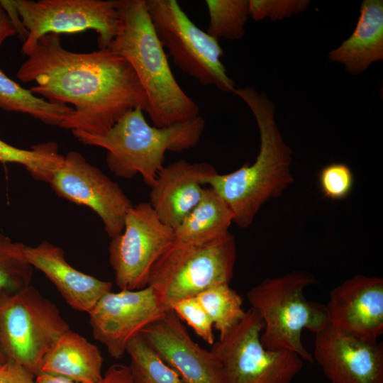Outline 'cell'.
<instances>
[{
    "instance_id": "1",
    "label": "cell",
    "mask_w": 383,
    "mask_h": 383,
    "mask_svg": "<svg viewBox=\"0 0 383 383\" xmlns=\"http://www.w3.org/2000/svg\"><path fill=\"white\" fill-rule=\"evenodd\" d=\"M17 71L29 89L56 104H70L72 116L60 128L101 135L129 111L148 109V99L131 65L111 50L75 52L60 34L41 37Z\"/></svg>"
},
{
    "instance_id": "2",
    "label": "cell",
    "mask_w": 383,
    "mask_h": 383,
    "mask_svg": "<svg viewBox=\"0 0 383 383\" xmlns=\"http://www.w3.org/2000/svg\"><path fill=\"white\" fill-rule=\"evenodd\" d=\"M233 93L247 104L256 120L259 153L253 163L246 162L231 173L216 172L206 177L202 183L226 201L233 213V222L247 228L261 206L279 196L294 181L290 170L292 150L277 126L274 105L266 94L251 87L235 88Z\"/></svg>"
},
{
    "instance_id": "3",
    "label": "cell",
    "mask_w": 383,
    "mask_h": 383,
    "mask_svg": "<svg viewBox=\"0 0 383 383\" xmlns=\"http://www.w3.org/2000/svg\"><path fill=\"white\" fill-rule=\"evenodd\" d=\"M119 24L108 49L134 70L148 99L146 113L163 128L199 116V107L178 84L150 21L145 0H117Z\"/></svg>"
},
{
    "instance_id": "4",
    "label": "cell",
    "mask_w": 383,
    "mask_h": 383,
    "mask_svg": "<svg viewBox=\"0 0 383 383\" xmlns=\"http://www.w3.org/2000/svg\"><path fill=\"white\" fill-rule=\"evenodd\" d=\"M204 128L205 121L200 116L167 127L150 126L143 110L137 107L104 135L79 130L72 133L82 143L107 150L106 164L115 175L131 179L140 174L151 187L164 167L166 152H182L195 147Z\"/></svg>"
},
{
    "instance_id": "5",
    "label": "cell",
    "mask_w": 383,
    "mask_h": 383,
    "mask_svg": "<svg viewBox=\"0 0 383 383\" xmlns=\"http://www.w3.org/2000/svg\"><path fill=\"white\" fill-rule=\"evenodd\" d=\"M316 283L311 274L296 270L267 278L248 292L251 308L264 323L260 341L265 348L292 350L302 360L313 362L301 334L304 329L316 333L328 323L326 305L309 301L304 295L305 288Z\"/></svg>"
},
{
    "instance_id": "6",
    "label": "cell",
    "mask_w": 383,
    "mask_h": 383,
    "mask_svg": "<svg viewBox=\"0 0 383 383\" xmlns=\"http://www.w3.org/2000/svg\"><path fill=\"white\" fill-rule=\"evenodd\" d=\"M236 255L235 238L230 233L203 243L173 242L152 267L148 286L170 309L180 299L229 284Z\"/></svg>"
},
{
    "instance_id": "7",
    "label": "cell",
    "mask_w": 383,
    "mask_h": 383,
    "mask_svg": "<svg viewBox=\"0 0 383 383\" xmlns=\"http://www.w3.org/2000/svg\"><path fill=\"white\" fill-rule=\"evenodd\" d=\"M70 328L57 306L31 285L0 293V347L35 377L54 343Z\"/></svg>"
},
{
    "instance_id": "8",
    "label": "cell",
    "mask_w": 383,
    "mask_h": 383,
    "mask_svg": "<svg viewBox=\"0 0 383 383\" xmlns=\"http://www.w3.org/2000/svg\"><path fill=\"white\" fill-rule=\"evenodd\" d=\"M155 32L174 64L204 86L231 93L235 83L221 61L218 40L200 29L176 0H145Z\"/></svg>"
},
{
    "instance_id": "9",
    "label": "cell",
    "mask_w": 383,
    "mask_h": 383,
    "mask_svg": "<svg viewBox=\"0 0 383 383\" xmlns=\"http://www.w3.org/2000/svg\"><path fill=\"white\" fill-rule=\"evenodd\" d=\"M264 323L252 308L211 351L220 361L223 383H291L303 368L301 357L284 349L269 350L261 341Z\"/></svg>"
},
{
    "instance_id": "10",
    "label": "cell",
    "mask_w": 383,
    "mask_h": 383,
    "mask_svg": "<svg viewBox=\"0 0 383 383\" xmlns=\"http://www.w3.org/2000/svg\"><path fill=\"white\" fill-rule=\"evenodd\" d=\"M28 32L21 52L26 56L37 41L50 33L93 30L99 49H106L119 24L117 0H12Z\"/></svg>"
},
{
    "instance_id": "11",
    "label": "cell",
    "mask_w": 383,
    "mask_h": 383,
    "mask_svg": "<svg viewBox=\"0 0 383 383\" xmlns=\"http://www.w3.org/2000/svg\"><path fill=\"white\" fill-rule=\"evenodd\" d=\"M174 240V229L163 223L149 202L127 212L122 233L111 238L109 262L121 290L148 286L152 267Z\"/></svg>"
},
{
    "instance_id": "12",
    "label": "cell",
    "mask_w": 383,
    "mask_h": 383,
    "mask_svg": "<svg viewBox=\"0 0 383 383\" xmlns=\"http://www.w3.org/2000/svg\"><path fill=\"white\" fill-rule=\"evenodd\" d=\"M48 183L60 197L94 211L111 238L122 233L126 213L133 206L131 201L116 182L79 152L71 150L64 155Z\"/></svg>"
},
{
    "instance_id": "13",
    "label": "cell",
    "mask_w": 383,
    "mask_h": 383,
    "mask_svg": "<svg viewBox=\"0 0 383 383\" xmlns=\"http://www.w3.org/2000/svg\"><path fill=\"white\" fill-rule=\"evenodd\" d=\"M169 309L150 287L109 292L88 313L93 337L104 344L111 357L120 359L128 343Z\"/></svg>"
},
{
    "instance_id": "14",
    "label": "cell",
    "mask_w": 383,
    "mask_h": 383,
    "mask_svg": "<svg viewBox=\"0 0 383 383\" xmlns=\"http://www.w3.org/2000/svg\"><path fill=\"white\" fill-rule=\"evenodd\" d=\"M313 361L331 383H383V346L340 333L328 323L315 333Z\"/></svg>"
},
{
    "instance_id": "15",
    "label": "cell",
    "mask_w": 383,
    "mask_h": 383,
    "mask_svg": "<svg viewBox=\"0 0 383 383\" xmlns=\"http://www.w3.org/2000/svg\"><path fill=\"white\" fill-rule=\"evenodd\" d=\"M326 306L336 331L375 342L383 333V279L355 275L331 291Z\"/></svg>"
},
{
    "instance_id": "16",
    "label": "cell",
    "mask_w": 383,
    "mask_h": 383,
    "mask_svg": "<svg viewBox=\"0 0 383 383\" xmlns=\"http://www.w3.org/2000/svg\"><path fill=\"white\" fill-rule=\"evenodd\" d=\"M140 334L185 383H223L220 361L190 336L182 321L169 310Z\"/></svg>"
},
{
    "instance_id": "17",
    "label": "cell",
    "mask_w": 383,
    "mask_h": 383,
    "mask_svg": "<svg viewBox=\"0 0 383 383\" xmlns=\"http://www.w3.org/2000/svg\"><path fill=\"white\" fill-rule=\"evenodd\" d=\"M216 172L207 162L179 160L171 163L158 172L149 203L160 221L174 229L201 200L203 179Z\"/></svg>"
},
{
    "instance_id": "18",
    "label": "cell",
    "mask_w": 383,
    "mask_h": 383,
    "mask_svg": "<svg viewBox=\"0 0 383 383\" xmlns=\"http://www.w3.org/2000/svg\"><path fill=\"white\" fill-rule=\"evenodd\" d=\"M22 254L33 267L42 272L74 310L89 313L99 300L111 292L112 283L74 268L63 250L43 240L36 246L23 243Z\"/></svg>"
},
{
    "instance_id": "19",
    "label": "cell",
    "mask_w": 383,
    "mask_h": 383,
    "mask_svg": "<svg viewBox=\"0 0 383 383\" xmlns=\"http://www.w3.org/2000/svg\"><path fill=\"white\" fill-rule=\"evenodd\" d=\"M331 62L357 75L383 60V1L364 0L355 28L348 39L328 52Z\"/></svg>"
},
{
    "instance_id": "20",
    "label": "cell",
    "mask_w": 383,
    "mask_h": 383,
    "mask_svg": "<svg viewBox=\"0 0 383 383\" xmlns=\"http://www.w3.org/2000/svg\"><path fill=\"white\" fill-rule=\"evenodd\" d=\"M103 357L99 349L69 329L45 354L41 372L62 376L78 383H99Z\"/></svg>"
},
{
    "instance_id": "21",
    "label": "cell",
    "mask_w": 383,
    "mask_h": 383,
    "mask_svg": "<svg viewBox=\"0 0 383 383\" xmlns=\"http://www.w3.org/2000/svg\"><path fill=\"white\" fill-rule=\"evenodd\" d=\"M233 215L226 201L213 189L204 188L202 197L174 228V243H198L226 235Z\"/></svg>"
},
{
    "instance_id": "22",
    "label": "cell",
    "mask_w": 383,
    "mask_h": 383,
    "mask_svg": "<svg viewBox=\"0 0 383 383\" xmlns=\"http://www.w3.org/2000/svg\"><path fill=\"white\" fill-rule=\"evenodd\" d=\"M0 109L28 114L40 121L60 126L73 113L72 106L52 103L23 88L0 70Z\"/></svg>"
},
{
    "instance_id": "23",
    "label": "cell",
    "mask_w": 383,
    "mask_h": 383,
    "mask_svg": "<svg viewBox=\"0 0 383 383\" xmlns=\"http://www.w3.org/2000/svg\"><path fill=\"white\" fill-rule=\"evenodd\" d=\"M210 316L219 339L243 317V299L229 284L213 286L196 296Z\"/></svg>"
},
{
    "instance_id": "24",
    "label": "cell",
    "mask_w": 383,
    "mask_h": 383,
    "mask_svg": "<svg viewBox=\"0 0 383 383\" xmlns=\"http://www.w3.org/2000/svg\"><path fill=\"white\" fill-rule=\"evenodd\" d=\"M133 383H185L153 350L140 333L128 344Z\"/></svg>"
},
{
    "instance_id": "25",
    "label": "cell",
    "mask_w": 383,
    "mask_h": 383,
    "mask_svg": "<svg viewBox=\"0 0 383 383\" xmlns=\"http://www.w3.org/2000/svg\"><path fill=\"white\" fill-rule=\"evenodd\" d=\"M64 155L52 142L35 145L30 150L11 145L0 139V162L22 165L36 179L48 182L61 165Z\"/></svg>"
},
{
    "instance_id": "26",
    "label": "cell",
    "mask_w": 383,
    "mask_h": 383,
    "mask_svg": "<svg viewBox=\"0 0 383 383\" xmlns=\"http://www.w3.org/2000/svg\"><path fill=\"white\" fill-rule=\"evenodd\" d=\"M205 4L209 15V35L218 40L244 37L249 16L248 0H206Z\"/></svg>"
},
{
    "instance_id": "27",
    "label": "cell",
    "mask_w": 383,
    "mask_h": 383,
    "mask_svg": "<svg viewBox=\"0 0 383 383\" xmlns=\"http://www.w3.org/2000/svg\"><path fill=\"white\" fill-rule=\"evenodd\" d=\"M22 245L0 234V293L30 285L33 267L24 259Z\"/></svg>"
},
{
    "instance_id": "28",
    "label": "cell",
    "mask_w": 383,
    "mask_h": 383,
    "mask_svg": "<svg viewBox=\"0 0 383 383\" xmlns=\"http://www.w3.org/2000/svg\"><path fill=\"white\" fill-rule=\"evenodd\" d=\"M170 309L206 343L212 345L215 343L212 321L196 296L180 299Z\"/></svg>"
},
{
    "instance_id": "29",
    "label": "cell",
    "mask_w": 383,
    "mask_h": 383,
    "mask_svg": "<svg viewBox=\"0 0 383 383\" xmlns=\"http://www.w3.org/2000/svg\"><path fill=\"white\" fill-rule=\"evenodd\" d=\"M318 183L325 198L340 200L347 197L353 189V174L347 165L333 162L321 169Z\"/></svg>"
},
{
    "instance_id": "30",
    "label": "cell",
    "mask_w": 383,
    "mask_h": 383,
    "mask_svg": "<svg viewBox=\"0 0 383 383\" xmlns=\"http://www.w3.org/2000/svg\"><path fill=\"white\" fill-rule=\"evenodd\" d=\"M249 16L254 21H272L288 18L305 11L309 0H248Z\"/></svg>"
},
{
    "instance_id": "31",
    "label": "cell",
    "mask_w": 383,
    "mask_h": 383,
    "mask_svg": "<svg viewBox=\"0 0 383 383\" xmlns=\"http://www.w3.org/2000/svg\"><path fill=\"white\" fill-rule=\"evenodd\" d=\"M0 383H36L35 376L21 365L6 360L0 364Z\"/></svg>"
},
{
    "instance_id": "32",
    "label": "cell",
    "mask_w": 383,
    "mask_h": 383,
    "mask_svg": "<svg viewBox=\"0 0 383 383\" xmlns=\"http://www.w3.org/2000/svg\"><path fill=\"white\" fill-rule=\"evenodd\" d=\"M17 34L9 15L0 4V47L4 41Z\"/></svg>"
},
{
    "instance_id": "33",
    "label": "cell",
    "mask_w": 383,
    "mask_h": 383,
    "mask_svg": "<svg viewBox=\"0 0 383 383\" xmlns=\"http://www.w3.org/2000/svg\"><path fill=\"white\" fill-rule=\"evenodd\" d=\"M36 383H78L66 377L40 372L35 377Z\"/></svg>"
},
{
    "instance_id": "34",
    "label": "cell",
    "mask_w": 383,
    "mask_h": 383,
    "mask_svg": "<svg viewBox=\"0 0 383 383\" xmlns=\"http://www.w3.org/2000/svg\"><path fill=\"white\" fill-rule=\"evenodd\" d=\"M6 360L2 350H1V348L0 347V364L5 362Z\"/></svg>"
}]
</instances>
